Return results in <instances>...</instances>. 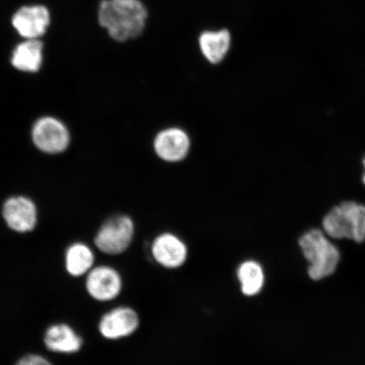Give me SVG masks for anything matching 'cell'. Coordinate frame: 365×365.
Wrapping results in <instances>:
<instances>
[{"instance_id":"5bb4252c","label":"cell","mask_w":365,"mask_h":365,"mask_svg":"<svg viewBox=\"0 0 365 365\" xmlns=\"http://www.w3.org/2000/svg\"><path fill=\"white\" fill-rule=\"evenodd\" d=\"M242 294L246 297L258 295L264 289L266 275L261 263L247 259L240 264L236 271Z\"/></svg>"},{"instance_id":"6da1fadb","label":"cell","mask_w":365,"mask_h":365,"mask_svg":"<svg viewBox=\"0 0 365 365\" xmlns=\"http://www.w3.org/2000/svg\"><path fill=\"white\" fill-rule=\"evenodd\" d=\"M98 17L112 39L124 43L143 34L148 11L140 0H102Z\"/></svg>"},{"instance_id":"277c9868","label":"cell","mask_w":365,"mask_h":365,"mask_svg":"<svg viewBox=\"0 0 365 365\" xmlns=\"http://www.w3.org/2000/svg\"><path fill=\"white\" fill-rule=\"evenodd\" d=\"M31 138L36 148L48 154H58L70 144V133L61 120L53 117H43L35 122Z\"/></svg>"},{"instance_id":"8992f818","label":"cell","mask_w":365,"mask_h":365,"mask_svg":"<svg viewBox=\"0 0 365 365\" xmlns=\"http://www.w3.org/2000/svg\"><path fill=\"white\" fill-rule=\"evenodd\" d=\"M86 287L91 298L99 302H108L121 294L123 278L115 268L98 266L88 273Z\"/></svg>"},{"instance_id":"52a82bcc","label":"cell","mask_w":365,"mask_h":365,"mask_svg":"<svg viewBox=\"0 0 365 365\" xmlns=\"http://www.w3.org/2000/svg\"><path fill=\"white\" fill-rule=\"evenodd\" d=\"M140 324V317L135 309L120 307L103 314L98 329L104 339L120 340L133 335L138 330Z\"/></svg>"},{"instance_id":"2e32d148","label":"cell","mask_w":365,"mask_h":365,"mask_svg":"<svg viewBox=\"0 0 365 365\" xmlns=\"http://www.w3.org/2000/svg\"><path fill=\"white\" fill-rule=\"evenodd\" d=\"M323 232L333 240H351L352 235L348 220L340 205L333 207L323 218Z\"/></svg>"},{"instance_id":"d6986e66","label":"cell","mask_w":365,"mask_h":365,"mask_svg":"<svg viewBox=\"0 0 365 365\" xmlns=\"http://www.w3.org/2000/svg\"><path fill=\"white\" fill-rule=\"evenodd\" d=\"M363 165H364V175H363V182L365 185V157L363 159Z\"/></svg>"},{"instance_id":"5b68a950","label":"cell","mask_w":365,"mask_h":365,"mask_svg":"<svg viewBox=\"0 0 365 365\" xmlns=\"http://www.w3.org/2000/svg\"><path fill=\"white\" fill-rule=\"evenodd\" d=\"M150 254L160 267L168 270H176L186 263L189 249L179 236L167 232L153 240L150 245Z\"/></svg>"},{"instance_id":"9a60e30c","label":"cell","mask_w":365,"mask_h":365,"mask_svg":"<svg viewBox=\"0 0 365 365\" xmlns=\"http://www.w3.org/2000/svg\"><path fill=\"white\" fill-rule=\"evenodd\" d=\"M95 255L88 245L76 243L68 248L66 254V267L73 277L88 274L94 267Z\"/></svg>"},{"instance_id":"e0dca14e","label":"cell","mask_w":365,"mask_h":365,"mask_svg":"<svg viewBox=\"0 0 365 365\" xmlns=\"http://www.w3.org/2000/svg\"><path fill=\"white\" fill-rule=\"evenodd\" d=\"M340 207L348 220L352 240L362 243L365 240V205L355 202H345Z\"/></svg>"},{"instance_id":"7a4b0ae2","label":"cell","mask_w":365,"mask_h":365,"mask_svg":"<svg viewBox=\"0 0 365 365\" xmlns=\"http://www.w3.org/2000/svg\"><path fill=\"white\" fill-rule=\"evenodd\" d=\"M299 245L309 264L308 275L312 280H322L335 272L340 262V251L325 232L309 230L301 236Z\"/></svg>"},{"instance_id":"ac0fdd59","label":"cell","mask_w":365,"mask_h":365,"mask_svg":"<svg viewBox=\"0 0 365 365\" xmlns=\"http://www.w3.org/2000/svg\"><path fill=\"white\" fill-rule=\"evenodd\" d=\"M16 365H52V364L43 356L29 354L20 359Z\"/></svg>"},{"instance_id":"30bf717a","label":"cell","mask_w":365,"mask_h":365,"mask_svg":"<svg viewBox=\"0 0 365 365\" xmlns=\"http://www.w3.org/2000/svg\"><path fill=\"white\" fill-rule=\"evenodd\" d=\"M3 217L13 231H33L38 222V211L33 200L24 196L8 199L4 204Z\"/></svg>"},{"instance_id":"3957f363","label":"cell","mask_w":365,"mask_h":365,"mask_svg":"<svg viewBox=\"0 0 365 365\" xmlns=\"http://www.w3.org/2000/svg\"><path fill=\"white\" fill-rule=\"evenodd\" d=\"M135 227L132 218L117 215L108 219L95 237V245L101 252L109 255L125 253L133 242Z\"/></svg>"},{"instance_id":"9c48e42d","label":"cell","mask_w":365,"mask_h":365,"mask_svg":"<svg viewBox=\"0 0 365 365\" xmlns=\"http://www.w3.org/2000/svg\"><path fill=\"white\" fill-rule=\"evenodd\" d=\"M50 21L48 9L41 4L20 8L11 20L14 29L25 39H39L47 31Z\"/></svg>"},{"instance_id":"ba28073f","label":"cell","mask_w":365,"mask_h":365,"mask_svg":"<svg viewBox=\"0 0 365 365\" xmlns=\"http://www.w3.org/2000/svg\"><path fill=\"white\" fill-rule=\"evenodd\" d=\"M190 138L180 128H167L159 132L153 141L157 156L167 163L182 161L190 150Z\"/></svg>"},{"instance_id":"7c38bea8","label":"cell","mask_w":365,"mask_h":365,"mask_svg":"<svg viewBox=\"0 0 365 365\" xmlns=\"http://www.w3.org/2000/svg\"><path fill=\"white\" fill-rule=\"evenodd\" d=\"M44 342L52 352L74 354L82 346V339L70 326L57 324L50 327L45 333Z\"/></svg>"},{"instance_id":"8fae6325","label":"cell","mask_w":365,"mask_h":365,"mask_svg":"<svg viewBox=\"0 0 365 365\" xmlns=\"http://www.w3.org/2000/svg\"><path fill=\"white\" fill-rule=\"evenodd\" d=\"M43 52V43L39 39H26L14 49L11 62L18 71L38 72L42 66Z\"/></svg>"},{"instance_id":"4fadbf2b","label":"cell","mask_w":365,"mask_h":365,"mask_svg":"<svg viewBox=\"0 0 365 365\" xmlns=\"http://www.w3.org/2000/svg\"><path fill=\"white\" fill-rule=\"evenodd\" d=\"M200 52L212 65H218L225 58L231 47V34L226 29L205 31L199 38Z\"/></svg>"}]
</instances>
